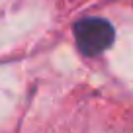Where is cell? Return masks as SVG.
<instances>
[{
  "instance_id": "6da1fadb",
  "label": "cell",
  "mask_w": 133,
  "mask_h": 133,
  "mask_svg": "<svg viewBox=\"0 0 133 133\" xmlns=\"http://www.w3.org/2000/svg\"><path fill=\"white\" fill-rule=\"evenodd\" d=\"M76 47L92 57L106 51L114 43V28L102 18H84L75 24Z\"/></svg>"
}]
</instances>
